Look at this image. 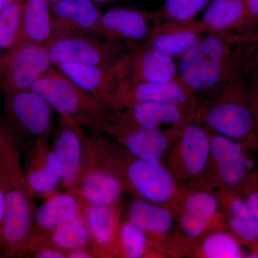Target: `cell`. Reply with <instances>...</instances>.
<instances>
[{
	"label": "cell",
	"mask_w": 258,
	"mask_h": 258,
	"mask_svg": "<svg viewBox=\"0 0 258 258\" xmlns=\"http://www.w3.org/2000/svg\"><path fill=\"white\" fill-rule=\"evenodd\" d=\"M6 148L0 161L6 173V204L0 229V249L6 257H28L35 234L34 196L29 188L20 150L8 131Z\"/></svg>",
	"instance_id": "1"
},
{
	"label": "cell",
	"mask_w": 258,
	"mask_h": 258,
	"mask_svg": "<svg viewBox=\"0 0 258 258\" xmlns=\"http://www.w3.org/2000/svg\"><path fill=\"white\" fill-rule=\"evenodd\" d=\"M237 36L208 33L179 59V82L194 96L217 92L235 78Z\"/></svg>",
	"instance_id": "2"
},
{
	"label": "cell",
	"mask_w": 258,
	"mask_h": 258,
	"mask_svg": "<svg viewBox=\"0 0 258 258\" xmlns=\"http://www.w3.org/2000/svg\"><path fill=\"white\" fill-rule=\"evenodd\" d=\"M102 166L119 179L125 191L172 210L181 198L179 184L162 164L134 157L113 141L101 146Z\"/></svg>",
	"instance_id": "3"
},
{
	"label": "cell",
	"mask_w": 258,
	"mask_h": 258,
	"mask_svg": "<svg viewBox=\"0 0 258 258\" xmlns=\"http://www.w3.org/2000/svg\"><path fill=\"white\" fill-rule=\"evenodd\" d=\"M41 96L61 118L74 120L96 132L107 111L86 90L53 66L31 88Z\"/></svg>",
	"instance_id": "4"
},
{
	"label": "cell",
	"mask_w": 258,
	"mask_h": 258,
	"mask_svg": "<svg viewBox=\"0 0 258 258\" xmlns=\"http://www.w3.org/2000/svg\"><path fill=\"white\" fill-rule=\"evenodd\" d=\"M237 76L200 104L195 120L212 133L240 142L253 131L254 115L243 101Z\"/></svg>",
	"instance_id": "5"
},
{
	"label": "cell",
	"mask_w": 258,
	"mask_h": 258,
	"mask_svg": "<svg viewBox=\"0 0 258 258\" xmlns=\"http://www.w3.org/2000/svg\"><path fill=\"white\" fill-rule=\"evenodd\" d=\"M53 66L73 63L109 67L120 62L133 46L94 35L52 37L46 45Z\"/></svg>",
	"instance_id": "6"
},
{
	"label": "cell",
	"mask_w": 258,
	"mask_h": 258,
	"mask_svg": "<svg viewBox=\"0 0 258 258\" xmlns=\"http://www.w3.org/2000/svg\"><path fill=\"white\" fill-rule=\"evenodd\" d=\"M166 163V168L179 185L201 180L211 165L208 129L195 119L188 123L168 153Z\"/></svg>",
	"instance_id": "7"
},
{
	"label": "cell",
	"mask_w": 258,
	"mask_h": 258,
	"mask_svg": "<svg viewBox=\"0 0 258 258\" xmlns=\"http://www.w3.org/2000/svg\"><path fill=\"white\" fill-rule=\"evenodd\" d=\"M181 132L141 128L113 118L108 112L100 121L96 131L113 138L134 157L156 164L162 163Z\"/></svg>",
	"instance_id": "8"
},
{
	"label": "cell",
	"mask_w": 258,
	"mask_h": 258,
	"mask_svg": "<svg viewBox=\"0 0 258 258\" xmlns=\"http://www.w3.org/2000/svg\"><path fill=\"white\" fill-rule=\"evenodd\" d=\"M9 115L5 127L20 149L22 139H32L52 134V108L41 96L32 90L5 96Z\"/></svg>",
	"instance_id": "9"
},
{
	"label": "cell",
	"mask_w": 258,
	"mask_h": 258,
	"mask_svg": "<svg viewBox=\"0 0 258 258\" xmlns=\"http://www.w3.org/2000/svg\"><path fill=\"white\" fill-rule=\"evenodd\" d=\"M52 66L46 46H15L0 58V91L5 96L31 90Z\"/></svg>",
	"instance_id": "10"
},
{
	"label": "cell",
	"mask_w": 258,
	"mask_h": 258,
	"mask_svg": "<svg viewBox=\"0 0 258 258\" xmlns=\"http://www.w3.org/2000/svg\"><path fill=\"white\" fill-rule=\"evenodd\" d=\"M139 103H166L200 106L197 96L189 93L179 80L169 82H133L122 78L109 103V111L124 109Z\"/></svg>",
	"instance_id": "11"
},
{
	"label": "cell",
	"mask_w": 258,
	"mask_h": 258,
	"mask_svg": "<svg viewBox=\"0 0 258 258\" xmlns=\"http://www.w3.org/2000/svg\"><path fill=\"white\" fill-rule=\"evenodd\" d=\"M198 108L173 103H139L108 113L113 118L141 128L180 132L195 119Z\"/></svg>",
	"instance_id": "12"
},
{
	"label": "cell",
	"mask_w": 258,
	"mask_h": 258,
	"mask_svg": "<svg viewBox=\"0 0 258 258\" xmlns=\"http://www.w3.org/2000/svg\"><path fill=\"white\" fill-rule=\"evenodd\" d=\"M220 200L217 195L200 190L190 192L178 200L172 209L175 215L178 234L187 241L201 240L220 213Z\"/></svg>",
	"instance_id": "13"
},
{
	"label": "cell",
	"mask_w": 258,
	"mask_h": 258,
	"mask_svg": "<svg viewBox=\"0 0 258 258\" xmlns=\"http://www.w3.org/2000/svg\"><path fill=\"white\" fill-rule=\"evenodd\" d=\"M52 134L39 137L30 148L24 166V172L34 197L47 199L55 195L61 182L62 169L49 139Z\"/></svg>",
	"instance_id": "14"
},
{
	"label": "cell",
	"mask_w": 258,
	"mask_h": 258,
	"mask_svg": "<svg viewBox=\"0 0 258 258\" xmlns=\"http://www.w3.org/2000/svg\"><path fill=\"white\" fill-rule=\"evenodd\" d=\"M82 215L96 257H121L118 242L120 203L108 205L86 203Z\"/></svg>",
	"instance_id": "15"
},
{
	"label": "cell",
	"mask_w": 258,
	"mask_h": 258,
	"mask_svg": "<svg viewBox=\"0 0 258 258\" xmlns=\"http://www.w3.org/2000/svg\"><path fill=\"white\" fill-rule=\"evenodd\" d=\"M158 15L128 8H113L102 14L97 36L136 47L147 41Z\"/></svg>",
	"instance_id": "16"
},
{
	"label": "cell",
	"mask_w": 258,
	"mask_h": 258,
	"mask_svg": "<svg viewBox=\"0 0 258 258\" xmlns=\"http://www.w3.org/2000/svg\"><path fill=\"white\" fill-rule=\"evenodd\" d=\"M123 78L133 82L176 81L179 80L177 62L144 42L133 47L125 55Z\"/></svg>",
	"instance_id": "17"
},
{
	"label": "cell",
	"mask_w": 258,
	"mask_h": 258,
	"mask_svg": "<svg viewBox=\"0 0 258 258\" xmlns=\"http://www.w3.org/2000/svg\"><path fill=\"white\" fill-rule=\"evenodd\" d=\"M205 35L200 20L179 23L161 20L158 17L145 43L175 60H179Z\"/></svg>",
	"instance_id": "18"
},
{
	"label": "cell",
	"mask_w": 258,
	"mask_h": 258,
	"mask_svg": "<svg viewBox=\"0 0 258 258\" xmlns=\"http://www.w3.org/2000/svg\"><path fill=\"white\" fill-rule=\"evenodd\" d=\"M125 55L118 63L109 67L68 63L57 68L109 111L111 97L123 76Z\"/></svg>",
	"instance_id": "19"
},
{
	"label": "cell",
	"mask_w": 258,
	"mask_h": 258,
	"mask_svg": "<svg viewBox=\"0 0 258 258\" xmlns=\"http://www.w3.org/2000/svg\"><path fill=\"white\" fill-rule=\"evenodd\" d=\"M50 7L52 37L97 35L102 14L91 0H60Z\"/></svg>",
	"instance_id": "20"
},
{
	"label": "cell",
	"mask_w": 258,
	"mask_h": 258,
	"mask_svg": "<svg viewBox=\"0 0 258 258\" xmlns=\"http://www.w3.org/2000/svg\"><path fill=\"white\" fill-rule=\"evenodd\" d=\"M60 121L52 147L62 166L61 184L68 190L77 187L84 175V149L74 120L60 117Z\"/></svg>",
	"instance_id": "21"
},
{
	"label": "cell",
	"mask_w": 258,
	"mask_h": 258,
	"mask_svg": "<svg viewBox=\"0 0 258 258\" xmlns=\"http://www.w3.org/2000/svg\"><path fill=\"white\" fill-rule=\"evenodd\" d=\"M127 218L145 232L154 248L164 239L178 236L175 215L164 205L137 198L129 204Z\"/></svg>",
	"instance_id": "22"
},
{
	"label": "cell",
	"mask_w": 258,
	"mask_h": 258,
	"mask_svg": "<svg viewBox=\"0 0 258 258\" xmlns=\"http://www.w3.org/2000/svg\"><path fill=\"white\" fill-rule=\"evenodd\" d=\"M85 204L77 187L47 199L35 210L33 240L45 237L59 226L80 215Z\"/></svg>",
	"instance_id": "23"
},
{
	"label": "cell",
	"mask_w": 258,
	"mask_h": 258,
	"mask_svg": "<svg viewBox=\"0 0 258 258\" xmlns=\"http://www.w3.org/2000/svg\"><path fill=\"white\" fill-rule=\"evenodd\" d=\"M211 142V164L219 181L225 186H237L246 175L247 156L242 144L208 130Z\"/></svg>",
	"instance_id": "24"
},
{
	"label": "cell",
	"mask_w": 258,
	"mask_h": 258,
	"mask_svg": "<svg viewBox=\"0 0 258 258\" xmlns=\"http://www.w3.org/2000/svg\"><path fill=\"white\" fill-rule=\"evenodd\" d=\"M52 13L49 2L47 0H26L24 6L21 28L15 46H46L52 38Z\"/></svg>",
	"instance_id": "25"
},
{
	"label": "cell",
	"mask_w": 258,
	"mask_h": 258,
	"mask_svg": "<svg viewBox=\"0 0 258 258\" xmlns=\"http://www.w3.org/2000/svg\"><path fill=\"white\" fill-rule=\"evenodd\" d=\"M249 19L244 0H212L200 23L206 34L236 36L234 31Z\"/></svg>",
	"instance_id": "26"
},
{
	"label": "cell",
	"mask_w": 258,
	"mask_h": 258,
	"mask_svg": "<svg viewBox=\"0 0 258 258\" xmlns=\"http://www.w3.org/2000/svg\"><path fill=\"white\" fill-rule=\"evenodd\" d=\"M77 189L85 203L97 205L119 203L125 192L123 184L115 174L98 166L86 171Z\"/></svg>",
	"instance_id": "27"
},
{
	"label": "cell",
	"mask_w": 258,
	"mask_h": 258,
	"mask_svg": "<svg viewBox=\"0 0 258 258\" xmlns=\"http://www.w3.org/2000/svg\"><path fill=\"white\" fill-rule=\"evenodd\" d=\"M34 240L46 241L66 252L81 248L92 250L91 236L85 223L82 212L72 220L59 226L45 237L32 241Z\"/></svg>",
	"instance_id": "28"
},
{
	"label": "cell",
	"mask_w": 258,
	"mask_h": 258,
	"mask_svg": "<svg viewBox=\"0 0 258 258\" xmlns=\"http://www.w3.org/2000/svg\"><path fill=\"white\" fill-rule=\"evenodd\" d=\"M227 220L234 233L248 242L258 241V220L245 201L235 198L225 203Z\"/></svg>",
	"instance_id": "29"
},
{
	"label": "cell",
	"mask_w": 258,
	"mask_h": 258,
	"mask_svg": "<svg viewBox=\"0 0 258 258\" xmlns=\"http://www.w3.org/2000/svg\"><path fill=\"white\" fill-rule=\"evenodd\" d=\"M118 242L121 257H150L152 246L147 235L128 218L120 224Z\"/></svg>",
	"instance_id": "30"
},
{
	"label": "cell",
	"mask_w": 258,
	"mask_h": 258,
	"mask_svg": "<svg viewBox=\"0 0 258 258\" xmlns=\"http://www.w3.org/2000/svg\"><path fill=\"white\" fill-rule=\"evenodd\" d=\"M199 257L205 258H240L243 252L240 244L232 235L217 230L209 233L200 242Z\"/></svg>",
	"instance_id": "31"
},
{
	"label": "cell",
	"mask_w": 258,
	"mask_h": 258,
	"mask_svg": "<svg viewBox=\"0 0 258 258\" xmlns=\"http://www.w3.org/2000/svg\"><path fill=\"white\" fill-rule=\"evenodd\" d=\"M25 0L0 12V50L16 45L21 28Z\"/></svg>",
	"instance_id": "32"
},
{
	"label": "cell",
	"mask_w": 258,
	"mask_h": 258,
	"mask_svg": "<svg viewBox=\"0 0 258 258\" xmlns=\"http://www.w3.org/2000/svg\"><path fill=\"white\" fill-rule=\"evenodd\" d=\"M211 0H167L158 17L161 20L186 23L195 20Z\"/></svg>",
	"instance_id": "33"
},
{
	"label": "cell",
	"mask_w": 258,
	"mask_h": 258,
	"mask_svg": "<svg viewBox=\"0 0 258 258\" xmlns=\"http://www.w3.org/2000/svg\"><path fill=\"white\" fill-rule=\"evenodd\" d=\"M7 188H8V181H7L6 173L0 161V229L3 223V217H4Z\"/></svg>",
	"instance_id": "34"
},
{
	"label": "cell",
	"mask_w": 258,
	"mask_h": 258,
	"mask_svg": "<svg viewBox=\"0 0 258 258\" xmlns=\"http://www.w3.org/2000/svg\"><path fill=\"white\" fill-rule=\"evenodd\" d=\"M67 258H95L96 257L93 251L90 249L81 248L72 249L66 252Z\"/></svg>",
	"instance_id": "35"
},
{
	"label": "cell",
	"mask_w": 258,
	"mask_h": 258,
	"mask_svg": "<svg viewBox=\"0 0 258 258\" xmlns=\"http://www.w3.org/2000/svg\"><path fill=\"white\" fill-rule=\"evenodd\" d=\"M247 206L249 207V210L253 214L255 218L258 220V192L254 191L249 194L246 200Z\"/></svg>",
	"instance_id": "36"
},
{
	"label": "cell",
	"mask_w": 258,
	"mask_h": 258,
	"mask_svg": "<svg viewBox=\"0 0 258 258\" xmlns=\"http://www.w3.org/2000/svg\"><path fill=\"white\" fill-rule=\"evenodd\" d=\"M252 19H258V0H244Z\"/></svg>",
	"instance_id": "37"
},
{
	"label": "cell",
	"mask_w": 258,
	"mask_h": 258,
	"mask_svg": "<svg viewBox=\"0 0 258 258\" xmlns=\"http://www.w3.org/2000/svg\"><path fill=\"white\" fill-rule=\"evenodd\" d=\"M7 134L5 132V127L0 125V159L5 152V148L7 145Z\"/></svg>",
	"instance_id": "38"
},
{
	"label": "cell",
	"mask_w": 258,
	"mask_h": 258,
	"mask_svg": "<svg viewBox=\"0 0 258 258\" xmlns=\"http://www.w3.org/2000/svg\"><path fill=\"white\" fill-rule=\"evenodd\" d=\"M23 0H0V12Z\"/></svg>",
	"instance_id": "39"
},
{
	"label": "cell",
	"mask_w": 258,
	"mask_h": 258,
	"mask_svg": "<svg viewBox=\"0 0 258 258\" xmlns=\"http://www.w3.org/2000/svg\"><path fill=\"white\" fill-rule=\"evenodd\" d=\"M254 95H255V115L256 120H257V124L258 125V80L257 85H256L255 90H254Z\"/></svg>",
	"instance_id": "40"
},
{
	"label": "cell",
	"mask_w": 258,
	"mask_h": 258,
	"mask_svg": "<svg viewBox=\"0 0 258 258\" xmlns=\"http://www.w3.org/2000/svg\"><path fill=\"white\" fill-rule=\"evenodd\" d=\"M91 1H93V3H106L111 2L112 0H91Z\"/></svg>",
	"instance_id": "41"
},
{
	"label": "cell",
	"mask_w": 258,
	"mask_h": 258,
	"mask_svg": "<svg viewBox=\"0 0 258 258\" xmlns=\"http://www.w3.org/2000/svg\"><path fill=\"white\" fill-rule=\"evenodd\" d=\"M50 5L54 4V3H57V2L60 1V0H47Z\"/></svg>",
	"instance_id": "42"
},
{
	"label": "cell",
	"mask_w": 258,
	"mask_h": 258,
	"mask_svg": "<svg viewBox=\"0 0 258 258\" xmlns=\"http://www.w3.org/2000/svg\"><path fill=\"white\" fill-rule=\"evenodd\" d=\"M0 257H6V256L5 255L3 252H0Z\"/></svg>",
	"instance_id": "43"
},
{
	"label": "cell",
	"mask_w": 258,
	"mask_h": 258,
	"mask_svg": "<svg viewBox=\"0 0 258 258\" xmlns=\"http://www.w3.org/2000/svg\"><path fill=\"white\" fill-rule=\"evenodd\" d=\"M0 243H1V236H0Z\"/></svg>",
	"instance_id": "44"
}]
</instances>
